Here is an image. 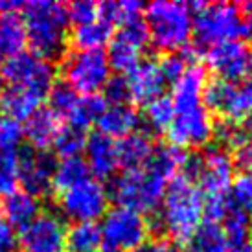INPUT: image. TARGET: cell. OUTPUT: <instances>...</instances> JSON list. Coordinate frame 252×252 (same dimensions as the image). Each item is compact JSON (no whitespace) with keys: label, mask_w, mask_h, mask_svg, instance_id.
<instances>
[{"label":"cell","mask_w":252,"mask_h":252,"mask_svg":"<svg viewBox=\"0 0 252 252\" xmlns=\"http://www.w3.org/2000/svg\"><path fill=\"white\" fill-rule=\"evenodd\" d=\"M21 21L32 52L54 61L63 57L70 41L66 6L54 0H33L22 6Z\"/></svg>","instance_id":"1"},{"label":"cell","mask_w":252,"mask_h":252,"mask_svg":"<svg viewBox=\"0 0 252 252\" xmlns=\"http://www.w3.org/2000/svg\"><path fill=\"white\" fill-rule=\"evenodd\" d=\"M204 221V197L184 175L171 179L157 214V228L175 241H188Z\"/></svg>","instance_id":"2"},{"label":"cell","mask_w":252,"mask_h":252,"mask_svg":"<svg viewBox=\"0 0 252 252\" xmlns=\"http://www.w3.org/2000/svg\"><path fill=\"white\" fill-rule=\"evenodd\" d=\"M193 13L191 37L197 50H206L223 42L245 41L252 37V19L243 13L239 4L214 2L189 4Z\"/></svg>","instance_id":"3"},{"label":"cell","mask_w":252,"mask_h":252,"mask_svg":"<svg viewBox=\"0 0 252 252\" xmlns=\"http://www.w3.org/2000/svg\"><path fill=\"white\" fill-rule=\"evenodd\" d=\"M144 24L149 42L164 54L181 52L191 39L193 15L189 4L157 0L144 7Z\"/></svg>","instance_id":"4"},{"label":"cell","mask_w":252,"mask_h":252,"mask_svg":"<svg viewBox=\"0 0 252 252\" xmlns=\"http://www.w3.org/2000/svg\"><path fill=\"white\" fill-rule=\"evenodd\" d=\"M168 184L169 181L166 177L146 164L142 168L124 169V173L114 177L109 197H112L116 206L129 208L144 216L158 210Z\"/></svg>","instance_id":"5"},{"label":"cell","mask_w":252,"mask_h":252,"mask_svg":"<svg viewBox=\"0 0 252 252\" xmlns=\"http://www.w3.org/2000/svg\"><path fill=\"white\" fill-rule=\"evenodd\" d=\"M203 103L224 122L243 124L252 133V77L241 81L214 79L204 87Z\"/></svg>","instance_id":"6"},{"label":"cell","mask_w":252,"mask_h":252,"mask_svg":"<svg viewBox=\"0 0 252 252\" xmlns=\"http://www.w3.org/2000/svg\"><path fill=\"white\" fill-rule=\"evenodd\" d=\"M63 81L79 96L103 91L111 79V64L103 50H72L63 57Z\"/></svg>","instance_id":"7"},{"label":"cell","mask_w":252,"mask_h":252,"mask_svg":"<svg viewBox=\"0 0 252 252\" xmlns=\"http://www.w3.org/2000/svg\"><path fill=\"white\" fill-rule=\"evenodd\" d=\"M109 189L89 177L70 186V188L57 191V208L63 219L76 223H96L109 210Z\"/></svg>","instance_id":"8"},{"label":"cell","mask_w":252,"mask_h":252,"mask_svg":"<svg viewBox=\"0 0 252 252\" xmlns=\"http://www.w3.org/2000/svg\"><path fill=\"white\" fill-rule=\"evenodd\" d=\"M101 243L109 252H133L149 238V221L129 208L107 210L99 224Z\"/></svg>","instance_id":"9"},{"label":"cell","mask_w":252,"mask_h":252,"mask_svg":"<svg viewBox=\"0 0 252 252\" xmlns=\"http://www.w3.org/2000/svg\"><path fill=\"white\" fill-rule=\"evenodd\" d=\"M2 72L9 87L24 89L41 98H44L52 89V85L56 83L54 61L32 50H22L15 56L7 57Z\"/></svg>","instance_id":"10"},{"label":"cell","mask_w":252,"mask_h":252,"mask_svg":"<svg viewBox=\"0 0 252 252\" xmlns=\"http://www.w3.org/2000/svg\"><path fill=\"white\" fill-rule=\"evenodd\" d=\"M193 181L203 197H221L232 193L236 181V162L228 149L221 146L210 147L195 157Z\"/></svg>","instance_id":"11"},{"label":"cell","mask_w":252,"mask_h":252,"mask_svg":"<svg viewBox=\"0 0 252 252\" xmlns=\"http://www.w3.org/2000/svg\"><path fill=\"white\" fill-rule=\"evenodd\" d=\"M216 134V122L204 105L179 111L168 127L171 144L181 149H199L208 146Z\"/></svg>","instance_id":"12"},{"label":"cell","mask_w":252,"mask_h":252,"mask_svg":"<svg viewBox=\"0 0 252 252\" xmlns=\"http://www.w3.org/2000/svg\"><path fill=\"white\" fill-rule=\"evenodd\" d=\"M17 236L22 252H66V224L56 212H41Z\"/></svg>","instance_id":"13"},{"label":"cell","mask_w":252,"mask_h":252,"mask_svg":"<svg viewBox=\"0 0 252 252\" xmlns=\"http://www.w3.org/2000/svg\"><path fill=\"white\" fill-rule=\"evenodd\" d=\"M147 44H149V33L142 17L120 26L116 35H112L107 52L111 70H116L120 74L131 72L142 61V54Z\"/></svg>","instance_id":"14"},{"label":"cell","mask_w":252,"mask_h":252,"mask_svg":"<svg viewBox=\"0 0 252 252\" xmlns=\"http://www.w3.org/2000/svg\"><path fill=\"white\" fill-rule=\"evenodd\" d=\"M206 63L217 79L241 81L252 70V54L245 41H232L212 46L204 52Z\"/></svg>","instance_id":"15"},{"label":"cell","mask_w":252,"mask_h":252,"mask_svg":"<svg viewBox=\"0 0 252 252\" xmlns=\"http://www.w3.org/2000/svg\"><path fill=\"white\" fill-rule=\"evenodd\" d=\"M56 158L48 151L26 147L19 153V173L21 184L28 193L35 197L46 195L54 189Z\"/></svg>","instance_id":"16"},{"label":"cell","mask_w":252,"mask_h":252,"mask_svg":"<svg viewBox=\"0 0 252 252\" xmlns=\"http://www.w3.org/2000/svg\"><path fill=\"white\" fill-rule=\"evenodd\" d=\"M85 164L96 181L114 179L120 169V157L116 140H112L103 133H91L85 142Z\"/></svg>","instance_id":"17"},{"label":"cell","mask_w":252,"mask_h":252,"mask_svg":"<svg viewBox=\"0 0 252 252\" xmlns=\"http://www.w3.org/2000/svg\"><path fill=\"white\" fill-rule=\"evenodd\" d=\"M126 79L131 91V98L138 103H149L164 96V89L168 85L162 76L158 61L155 59H142L133 70L127 72Z\"/></svg>","instance_id":"18"},{"label":"cell","mask_w":252,"mask_h":252,"mask_svg":"<svg viewBox=\"0 0 252 252\" xmlns=\"http://www.w3.org/2000/svg\"><path fill=\"white\" fill-rule=\"evenodd\" d=\"M206 83H208V74H206L203 66H199L195 63L189 64L186 72L177 81H173V89H171L169 99L173 103L175 112L204 105L203 94Z\"/></svg>","instance_id":"19"},{"label":"cell","mask_w":252,"mask_h":252,"mask_svg":"<svg viewBox=\"0 0 252 252\" xmlns=\"http://www.w3.org/2000/svg\"><path fill=\"white\" fill-rule=\"evenodd\" d=\"M61 118L54 111H50L48 107L37 109L22 127V136L28 140L32 149L46 151L50 146H54L56 136L61 131Z\"/></svg>","instance_id":"20"},{"label":"cell","mask_w":252,"mask_h":252,"mask_svg":"<svg viewBox=\"0 0 252 252\" xmlns=\"http://www.w3.org/2000/svg\"><path fill=\"white\" fill-rule=\"evenodd\" d=\"M98 131L112 140H122L131 133L138 131L142 116L133 105H107L98 120Z\"/></svg>","instance_id":"21"},{"label":"cell","mask_w":252,"mask_h":252,"mask_svg":"<svg viewBox=\"0 0 252 252\" xmlns=\"http://www.w3.org/2000/svg\"><path fill=\"white\" fill-rule=\"evenodd\" d=\"M41 214V201L39 197L28 193L26 189H15L13 193L4 197L2 201V216L15 230L24 228L30 221H33Z\"/></svg>","instance_id":"22"},{"label":"cell","mask_w":252,"mask_h":252,"mask_svg":"<svg viewBox=\"0 0 252 252\" xmlns=\"http://www.w3.org/2000/svg\"><path fill=\"white\" fill-rule=\"evenodd\" d=\"M116 146H118L120 168L124 169H134L146 166V162L149 160V157L155 149L153 140L146 131H134L126 138L116 140Z\"/></svg>","instance_id":"23"},{"label":"cell","mask_w":252,"mask_h":252,"mask_svg":"<svg viewBox=\"0 0 252 252\" xmlns=\"http://www.w3.org/2000/svg\"><path fill=\"white\" fill-rule=\"evenodd\" d=\"M41 96H37L33 92L9 87L0 96V111L6 114V118H11L21 124V122H26L37 109H41Z\"/></svg>","instance_id":"24"},{"label":"cell","mask_w":252,"mask_h":252,"mask_svg":"<svg viewBox=\"0 0 252 252\" xmlns=\"http://www.w3.org/2000/svg\"><path fill=\"white\" fill-rule=\"evenodd\" d=\"M112 39V26L103 19L74 26L70 30V42L76 50H103Z\"/></svg>","instance_id":"25"},{"label":"cell","mask_w":252,"mask_h":252,"mask_svg":"<svg viewBox=\"0 0 252 252\" xmlns=\"http://www.w3.org/2000/svg\"><path fill=\"white\" fill-rule=\"evenodd\" d=\"M26 33L21 15L0 13V57H11L24 50Z\"/></svg>","instance_id":"26"},{"label":"cell","mask_w":252,"mask_h":252,"mask_svg":"<svg viewBox=\"0 0 252 252\" xmlns=\"http://www.w3.org/2000/svg\"><path fill=\"white\" fill-rule=\"evenodd\" d=\"M186 243H188V252H226L228 245L223 226L206 219L199 224V228Z\"/></svg>","instance_id":"27"},{"label":"cell","mask_w":252,"mask_h":252,"mask_svg":"<svg viewBox=\"0 0 252 252\" xmlns=\"http://www.w3.org/2000/svg\"><path fill=\"white\" fill-rule=\"evenodd\" d=\"M107 109V101L99 94H91V96H79L74 109L68 114V126L77 127V129H89L91 126L98 124L99 116Z\"/></svg>","instance_id":"28"},{"label":"cell","mask_w":252,"mask_h":252,"mask_svg":"<svg viewBox=\"0 0 252 252\" xmlns=\"http://www.w3.org/2000/svg\"><path fill=\"white\" fill-rule=\"evenodd\" d=\"M98 223H76L66 228V252H101Z\"/></svg>","instance_id":"29"},{"label":"cell","mask_w":252,"mask_h":252,"mask_svg":"<svg viewBox=\"0 0 252 252\" xmlns=\"http://www.w3.org/2000/svg\"><path fill=\"white\" fill-rule=\"evenodd\" d=\"M142 9L144 6L134 0H109L99 4V19L109 22L112 28L124 26L127 22L140 19Z\"/></svg>","instance_id":"30"},{"label":"cell","mask_w":252,"mask_h":252,"mask_svg":"<svg viewBox=\"0 0 252 252\" xmlns=\"http://www.w3.org/2000/svg\"><path fill=\"white\" fill-rule=\"evenodd\" d=\"M91 177V171L81 157H72V158H61L56 162V171H54V189L63 191L81 181H87Z\"/></svg>","instance_id":"31"},{"label":"cell","mask_w":252,"mask_h":252,"mask_svg":"<svg viewBox=\"0 0 252 252\" xmlns=\"http://www.w3.org/2000/svg\"><path fill=\"white\" fill-rule=\"evenodd\" d=\"M173 116H175V109H173L171 99L168 96H160V98L146 103L142 122H146V126L153 133H164V131H168L169 124L173 122Z\"/></svg>","instance_id":"32"},{"label":"cell","mask_w":252,"mask_h":252,"mask_svg":"<svg viewBox=\"0 0 252 252\" xmlns=\"http://www.w3.org/2000/svg\"><path fill=\"white\" fill-rule=\"evenodd\" d=\"M85 142H87L85 131L72 126H64L61 127V131L54 140V149L61 158L81 157V151L85 149Z\"/></svg>","instance_id":"33"},{"label":"cell","mask_w":252,"mask_h":252,"mask_svg":"<svg viewBox=\"0 0 252 252\" xmlns=\"http://www.w3.org/2000/svg\"><path fill=\"white\" fill-rule=\"evenodd\" d=\"M19 184H21L19 153L17 151H0V197L13 193Z\"/></svg>","instance_id":"34"},{"label":"cell","mask_w":252,"mask_h":252,"mask_svg":"<svg viewBox=\"0 0 252 252\" xmlns=\"http://www.w3.org/2000/svg\"><path fill=\"white\" fill-rule=\"evenodd\" d=\"M46 96H48V109L56 112L61 120L68 118V114L79 98V94L72 91L64 81H56Z\"/></svg>","instance_id":"35"},{"label":"cell","mask_w":252,"mask_h":252,"mask_svg":"<svg viewBox=\"0 0 252 252\" xmlns=\"http://www.w3.org/2000/svg\"><path fill=\"white\" fill-rule=\"evenodd\" d=\"M189 64H193V63H191V61L188 59V56H186V54H182V52L164 54L162 59L158 61L162 76H164V79H166L168 83L177 81V79L186 72V68H188Z\"/></svg>","instance_id":"36"},{"label":"cell","mask_w":252,"mask_h":252,"mask_svg":"<svg viewBox=\"0 0 252 252\" xmlns=\"http://www.w3.org/2000/svg\"><path fill=\"white\" fill-rule=\"evenodd\" d=\"M105 91V101L107 105H133V98H131V91L127 85L126 76H111L103 87Z\"/></svg>","instance_id":"37"},{"label":"cell","mask_w":252,"mask_h":252,"mask_svg":"<svg viewBox=\"0 0 252 252\" xmlns=\"http://www.w3.org/2000/svg\"><path fill=\"white\" fill-rule=\"evenodd\" d=\"M66 13H68V21L74 26H81L87 22L96 21L99 17V4L92 2V0H76L66 6Z\"/></svg>","instance_id":"38"},{"label":"cell","mask_w":252,"mask_h":252,"mask_svg":"<svg viewBox=\"0 0 252 252\" xmlns=\"http://www.w3.org/2000/svg\"><path fill=\"white\" fill-rule=\"evenodd\" d=\"M232 199L252 219V171H245L234 181Z\"/></svg>","instance_id":"39"},{"label":"cell","mask_w":252,"mask_h":252,"mask_svg":"<svg viewBox=\"0 0 252 252\" xmlns=\"http://www.w3.org/2000/svg\"><path fill=\"white\" fill-rule=\"evenodd\" d=\"M22 138L24 136L21 124L6 116H0V151H15Z\"/></svg>","instance_id":"40"},{"label":"cell","mask_w":252,"mask_h":252,"mask_svg":"<svg viewBox=\"0 0 252 252\" xmlns=\"http://www.w3.org/2000/svg\"><path fill=\"white\" fill-rule=\"evenodd\" d=\"M17 249H19L17 230L0 214V252H17Z\"/></svg>","instance_id":"41"},{"label":"cell","mask_w":252,"mask_h":252,"mask_svg":"<svg viewBox=\"0 0 252 252\" xmlns=\"http://www.w3.org/2000/svg\"><path fill=\"white\" fill-rule=\"evenodd\" d=\"M133 252H177V249L164 236H155V238H147L138 249Z\"/></svg>","instance_id":"42"},{"label":"cell","mask_w":252,"mask_h":252,"mask_svg":"<svg viewBox=\"0 0 252 252\" xmlns=\"http://www.w3.org/2000/svg\"><path fill=\"white\" fill-rule=\"evenodd\" d=\"M234 162L239 164L241 168H245L247 171H252V134L238 147V153H236V160Z\"/></svg>","instance_id":"43"},{"label":"cell","mask_w":252,"mask_h":252,"mask_svg":"<svg viewBox=\"0 0 252 252\" xmlns=\"http://www.w3.org/2000/svg\"><path fill=\"white\" fill-rule=\"evenodd\" d=\"M226 252H252V236L251 238L230 239L226 241Z\"/></svg>","instance_id":"44"},{"label":"cell","mask_w":252,"mask_h":252,"mask_svg":"<svg viewBox=\"0 0 252 252\" xmlns=\"http://www.w3.org/2000/svg\"><path fill=\"white\" fill-rule=\"evenodd\" d=\"M6 77H4V72H2V66H0V96L6 91Z\"/></svg>","instance_id":"45"},{"label":"cell","mask_w":252,"mask_h":252,"mask_svg":"<svg viewBox=\"0 0 252 252\" xmlns=\"http://www.w3.org/2000/svg\"><path fill=\"white\" fill-rule=\"evenodd\" d=\"M101 252H109V251H101Z\"/></svg>","instance_id":"46"},{"label":"cell","mask_w":252,"mask_h":252,"mask_svg":"<svg viewBox=\"0 0 252 252\" xmlns=\"http://www.w3.org/2000/svg\"><path fill=\"white\" fill-rule=\"evenodd\" d=\"M251 54H252V50H251Z\"/></svg>","instance_id":"47"}]
</instances>
